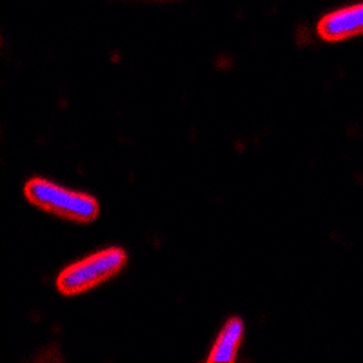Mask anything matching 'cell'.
<instances>
[{"mask_svg":"<svg viewBox=\"0 0 363 363\" xmlns=\"http://www.w3.org/2000/svg\"><path fill=\"white\" fill-rule=\"evenodd\" d=\"M318 35L327 42H338L363 35V4L333 11L318 22Z\"/></svg>","mask_w":363,"mask_h":363,"instance_id":"3","label":"cell"},{"mask_svg":"<svg viewBox=\"0 0 363 363\" xmlns=\"http://www.w3.org/2000/svg\"><path fill=\"white\" fill-rule=\"evenodd\" d=\"M242 338H244V322L240 318L227 320L211 349V354L207 356V362H235Z\"/></svg>","mask_w":363,"mask_h":363,"instance_id":"4","label":"cell"},{"mask_svg":"<svg viewBox=\"0 0 363 363\" xmlns=\"http://www.w3.org/2000/svg\"><path fill=\"white\" fill-rule=\"evenodd\" d=\"M24 196L38 209L73 222H93L100 213L99 202L91 194L66 189L44 178L29 180L24 187Z\"/></svg>","mask_w":363,"mask_h":363,"instance_id":"1","label":"cell"},{"mask_svg":"<svg viewBox=\"0 0 363 363\" xmlns=\"http://www.w3.org/2000/svg\"><path fill=\"white\" fill-rule=\"evenodd\" d=\"M125 264H128V255L124 249L109 247L106 251L95 252L84 260L67 265L58 274L57 289L66 296L80 294L118 274Z\"/></svg>","mask_w":363,"mask_h":363,"instance_id":"2","label":"cell"}]
</instances>
